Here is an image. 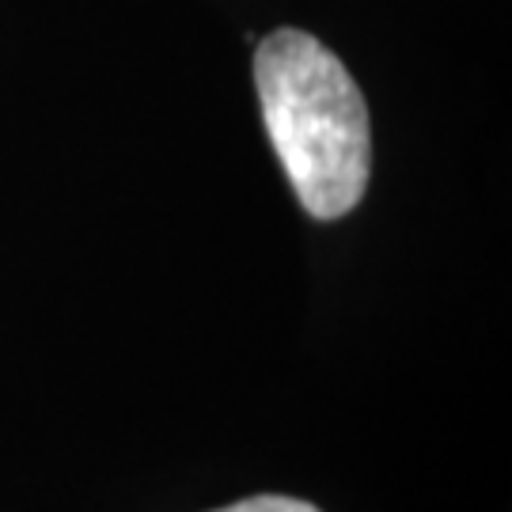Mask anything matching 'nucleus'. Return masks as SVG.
<instances>
[{
  "instance_id": "1",
  "label": "nucleus",
  "mask_w": 512,
  "mask_h": 512,
  "mask_svg": "<svg viewBox=\"0 0 512 512\" xmlns=\"http://www.w3.org/2000/svg\"><path fill=\"white\" fill-rule=\"evenodd\" d=\"M255 88L304 213L315 220L353 213L372 175V122L346 65L308 31L277 27L255 50Z\"/></svg>"
},
{
  "instance_id": "2",
  "label": "nucleus",
  "mask_w": 512,
  "mask_h": 512,
  "mask_svg": "<svg viewBox=\"0 0 512 512\" xmlns=\"http://www.w3.org/2000/svg\"><path fill=\"white\" fill-rule=\"evenodd\" d=\"M213 512H323V509H315L311 501H300V497L258 494V497H243L236 505H224V509H213Z\"/></svg>"
}]
</instances>
